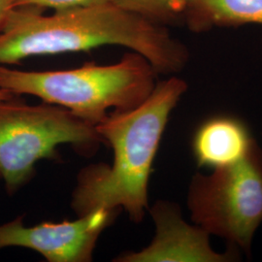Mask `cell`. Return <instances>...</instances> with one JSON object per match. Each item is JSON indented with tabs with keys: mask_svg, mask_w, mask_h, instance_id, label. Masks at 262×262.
<instances>
[{
	"mask_svg": "<svg viewBox=\"0 0 262 262\" xmlns=\"http://www.w3.org/2000/svg\"><path fill=\"white\" fill-rule=\"evenodd\" d=\"M105 46H121L140 54L159 75L181 72L189 59L187 48L162 25L106 1L51 15L32 7L13 8L0 29V66Z\"/></svg>",
	"mask_w": 262,
	"mask_h": 262,
	"instance_id": "cell-1",
	"label": "cell"
},
{
	"mask_svg": "<svg viewBox=\"0 0 262 262\" xmlns=\"http://www.w3.org/2000/svg\"><path fill=\"white\" fill-rule=\"evenodd\" d=\"M187 82L176 76L159 81L138 107L111 112L95 125L113 150L112 164L93 163L77 176L70 205L77 216L98 209L123 210L140 224L149 211V182L171 113L187 93Z\"/></svg>",
	"mask_w": 262,
	"mask_h": 262,
	"instance_id": "cell-2",
	"label": "cell"
},
{
	"mask_svg": "<svg viewBox=\"0 0 262 262\" xmlns=\"http://www.w3.org/2000/svg\"><path fill=\"white\" fill-rule=\"evenodd\" d=\"M158 75L147 58L131 51L113 64L86 62L66 70L21 71L0 66V89L63 107L95 126L109 111H130L143 103Z\"/></svg>",
	"mask_w": 262,
	"mask_h": 262,
	"instance_id": "cell-3",
	"label": "cell"
},
{
	"mask_svg": "<svg viewBox=\"0 0 262 262\" xmlns=\"http://www.w3.org/2000/svg\"><path fill=\"white\" fill-rule=\"evenodd\" d=\"M102 143L94 125L63 107L29 105L20 96L0 101V179L9 195L33 179L39 160L59 158L58 146L92 157Z\"/></svg>",
	"mask_w": 262,
	"mask_h": 262,
	"instance_id": "cell-4",
	"label": "cell"
},
{
	"mask_svg": "<svg viewBox=\"0 0 262 262\" xmlns=\"http://www.w3.org/2000/svg\"><path fill=\"white\" fill-rule=\"evenodd\" d=\"M187 208L194 225L250 255L262 224V149L254 142L234 164L195 173L188 186Z\"/></svg>",
	"mask_w": 262,
	"mask_h": 262,
	"instance_id": "cell-5",
	"label": "cell"
},
{
	"mask_svg": "<svg viewBox=\"0 0 262 262\" xmlns=\"http://www.w3.org/2000/svg\"><path fill=\"white\" fill-rule=\"evenodd\" d=\"M120 210L98 209L75 221L24 225V215L0 225V250L21 247L40 253L49 262H91L104 230Z\"/></svg>",
	"mask_w": 262,
	"mask_h": 262,
	"instance_id": "cell-6",
	"label": "cell"
},
{
	"mask_svg": "<svg viewBox=\"0 0 262 262\" xmlns=\"http://www.w3.org/2000/svg\"><path fill=\"white\" fill-rule=\"evenodd\" d=\"M156 234L146 248L117 256V262H234L241 252L227 246L225 253L212 248L211 235L200 226L189 225L177 203L159 200L149 208Z\"/></svg>",
	"mask_w": 262,
	"mask_h": 262,
	"instance_id": "cell-7",
	"label": "cell"
},
{
	"mask_svg": "<svg viewBox=\"0 0 262 262\" xmlns=\"http://www.w3.org/2000/svg\"><path fill=\"white\" fill-rule=\"evenodd\" d=\"M254 142L248 126L241 120L216 116L197 128L191 148L197 165L213 170L243 159Z\"/></svg>",
	"mask_w": 262,
	"mask_h": 262,
	"instance_id": "cell-8",
	"label": "cell"
},
{
	"mask_svg": "<svg viewBox=\"0 0 262 262\" xmlns=\"http://www.w3.org/2000/svg\"><path fill=\"white\" fill-rule=\"evenodd\" d=\"M185 17L189 28L261 25L262 0H189Z\"/></svg>",
	"mask_w": 262,
	"mask_h": 262,
	"instance_id": "cell-9",
	"label": "cell"
},
{
	"mask_svg": "<svg viewBox=\"0 0 262 262\" xmlns=\"http://www.w3.org/2000/svg\"><path fill=\"white\" fill-rule=\"evenodd\" d=\"M127 12L159 25L185 17L189 0H107Z\"/></svg>",
	"mask_w": 262,
	"mask_h": 262,
	"instance_id": "cell-10",
	"label": "cell"
},
{
	"mask_svg": "<svg viewBox=\"0 0 262 262\" xmlns=\"http://www.w3.org/2000/svg\"><path fill=\"white\" fill-rule=\"evenodd\" d=\"M107 0H14L13 8L32 7L37 9H52L53 11L71 9L80 6L103 3Z\"/></svg>",
	"mask_w": 262,
	"mask_h": 262,
	"instance_id": "cell-11",
	"label": "cell"
},
{
	"mask_svg": "<svg viewBox=\"0 0 262 262\" xmlns=\"http://www.w3.org/2000/svg\"><path fill=\"white\" fill-rule=\"evenodd\" d=\"M14 0H0V29L8 13L13 9Z\"/></svg>",
	"mask_w": 262,
	"mask_h": 262,
	"instance_id": "cell-12",
	"label": "cell"
},
{
	"mask_svg": "<svg viewBox=\"0 0 262 262\" xmlns=\"http://www.w3.org/2000/svg\"><path fill=\"white\" fill-rule=\"evenodd\" d=\"M16 96H19V95H16V94H12L6 90H2L0 89V101L2 100H8V99H12Z\"/></svg>",
	"mask_w": 262,
	"mask_h": 262,
	"instance_id": "cell-13",
	"label": "cell"
}]
</instances>
